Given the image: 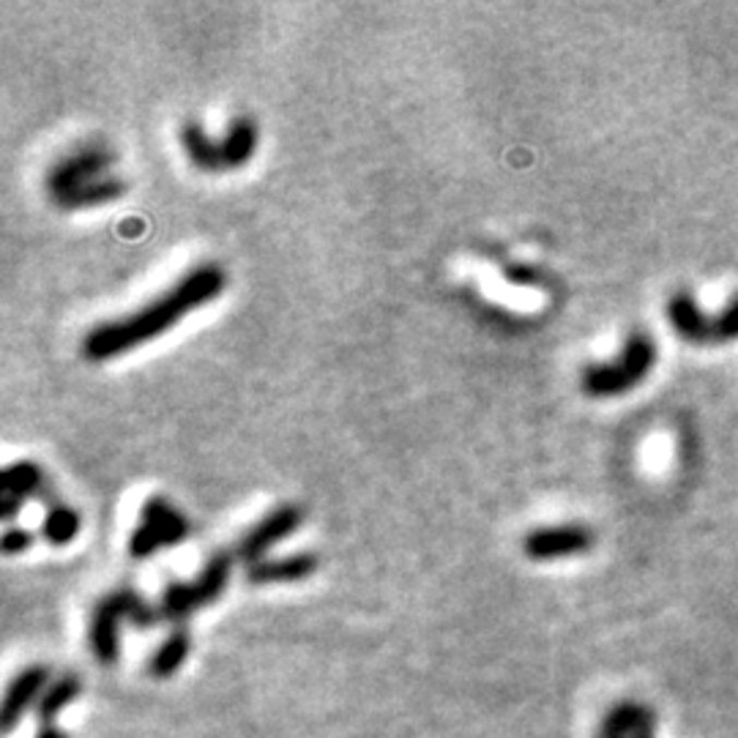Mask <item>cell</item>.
<instances>
[{"mask_svg": "<svg viewBox=\"0 0 738 738\" xmlns=\"http://www.w3.org/2000/svg\"><path fill=\"white\" fill-rule=\"evenodd\" d=\"M219 150H222V172L244 167L257 150L255 121H252L250 116L233 118L228 132H225V137L219 140Z\"/></svg>", "mask_w": 738, "mask_h": 738, "instance_id": "12", "label": "cell"}, {"mask_svg": "<svg viewBox=\"0 0 738 738\" xmlns=\"http://www.w3.org/2000/svg\"><path fill=\"white\" fill-rule=\"evenodd\" d=\"M190 649H192L190 632H186L183 627H176L170 632V638H167L165 643L156 649V654L150 656L148 673L154 678L176 676V673L183 667V662H186V656H190Z\"/></svg>", "mask_w": 738, "mask_h": 738, "instance_id": "15", "label": "cell"}, {"mask_svg": "<svg viewBox=\"0 0 738 738\" xmlns=\"http://www.w3.org/2000/svg\"><path fill=\"white\" fill-rule=\"evenodd\" d=\"M195 610H197V605H195V600H192L190 583L167 585L165 594H161V605H159V613L165 621L183 624Z\"/></svg>", "mask_w": 738, "mask_h": 738, "instance_id": "19", "label": "cell"}, {"mask_svg": "<svg viewBox=\"0 0 738 738\" xmlns=\"http://www.w3.org/2000/svg\"><path fill=\"white\" fill-rule=\"evenodd\" d=\"M596 536L591 528L580 525V522H569V525H553V528H536L522 539V553L531 561H558V558H574L583 556L594 547Z\"/></svg>", "mask_w": 738, "mask_h": 738, "instance_id": "5", "label": "cell"}, {"mask_svg": "<svg viewBox=\"0 0 738 738\" xmlns=\"http://www.w3.org/2000/svg\"><path fill=\"white\" fill-rule=\"evenodd\" d=\"M110 596H112V602L118 605V610H121L123 621H129L132 627L150 629V627H156L159 621H165V618H161V613L156 610L154 605H148V602H145L143 596H140L134 589H118V591H112Z\"/></svg>", "mask_w": 738, "mask_h": 738, "instance_id": "18", "label": "cell"}, {"mask_svg": "<svg viewBox=\"0 0 738 738\" xmlns=\"http://www.w3.org/2000/svg\"><path fill=\"white\" fill-rule=\"evenodd\" d=\"M112 161H116V154L101 143L83 145V148L61 156L47 172V192H50L52 203L69 211L72 203L88 190L90 183L112 176Z\"/></svg>", "mask_w": 738, "mask_h": 738, "instance_id": "3", "label": "cell"}, {"mask_svg": "<svg viewBox=\"0 0 738 738\" xmlns=\"http://www.w3.org/2000/svg\"><path fill=\"white\" fill-rule=\"evenodd\" d=\"M80 515L77 509H72L69 504H52L47 509L45 522H41V539L52 547H66L69 542H74L80 533Z\"/></svg>", "mask_w": 738, "mask_h": 738, "instance_id": "16", "label": "cell"}, {"mask_svg": "<svg viewBox=\"0 0 738 738\" xmlns=\"http://www.w3.org/2000/svg\"><path fill=\"white\" fill-rule=\"evenodd\" d=\"M660 361L656 342L645 331H632L621 344L616 361L589 364L580 375V389L594 400H613L638 389Z\"/></svg>", "mask_w": 738, "mask_h": 738, "instance_id": "2", "label": "cell"}, {"mask_svg": "<svg viewBox=\"0 0 738 738\" xmlns=\"http://www.w3.org/2000/svg\"><path fill=\"white\" fill-rule=\"evenodd\" d=\"M31 544H34V533L25 531V528H9L7 536H3V553L7 556H20Z\"/></svg>", "mask_w": 738, "mask_h": 738, "instance_id": "22", "label": "cell"}, {"mask_svg": "<svg viewBox=\"0 0 738 738\" xmlns=\"http://www.w3.org/2000/svg\"><path fill=\"white\" fill-rule=\"evenodd\" d=\"M181 145L197 170L222 172V150H219V140H214L197 121L183 123Z\"/></svg>", "mask_w": 738, "mask_h": 738, "instance_id": "13", "label": "cell"}, {"mask_svg": "<svg viewBox=\"0 0 738 738\" xmlns=\"http://www.w3.org/2000/svg\"><path fill=\"white\" fill-rule=\"evenodd\" d=\"M638 705L640 703H629V700L613 705L605 714V719H602L596 738H632L634 719H638Z\"/></svg>", "mask_w": 738, "mask_h": 738, "instance_id": "20", "label": "cell"}, {"mask_svg": "<svg viewBox=\"0 0 738 738\" xmlns=\"http://www.w3.org/2000/svg\"><path fill=\"white\" fill-rule=\"evenodd\" d=\"M36 738H69V736L63 730H58L56 725H45L39 733H36Z\"/></svg>", "mask_w": 738, "mask_h": 738, "instance_id": "24", "label": "cell"}, {"mask_svg": "<svg viewBox=\"0 0 738 738\" xmlns=\"http://www.w3.org/2000/svg\"><path fill=\"white\" fill-rule=\"evenodd\" d=\"M192 533L190 517L161 495H150L140 511L137 528L129 536V556L145 561L159 549L178 547Z\"/></svg>", "mask_w": 738, "mask_h": 738, "instance_id": "4", "label": "cell"}, {"mask_svg": "<svg viewBox=\"0 0 738 738\" xmlns=\"http://www.w3.org/2000/svg\"><path fill=\"white\" fill-rule=\"evenodd\" d=\"M80 692H83V683H80L77 676L58 678L52 687L45 689L41 700L36 703V714H39V719L45 722V725H50L66 705H72L74 700L80 698Z\"/></svg>", "mask_w": 738, "mask_h": 738, "instance_id": "17", "label": "cell"}, {"mask_svg": "<svg viewBox=\"0 0 738 738\" xmlns=\"http://www.w3.org/2000/svg\"><path fill=\"white\" fill-rule=\"evenodd\" d=\"M301 520H304V511H301L295 504L277 506V509L268 511L263 520H257L255 525H252L250 531L241 536L239 547H235V556H239L246 567L263 561V556H266L274 544L293 536V533L299 531Z\"/></svg>", "mask_w": 738, "mask_h": 738, "instance_id": "6", "label": "cell"}, {"mask_svg": "<svg viewBox=\"0 0 738 738\" xmlns=\"http://www.w3.org/2000/svg\"><path fill=\"white\" fill-rule=\"evenodd\" d=\"M225 285H228V274H225L222 266H217V263L195 266L192 271L183 274L176 285H170L165 293L156 295L154 301L143 304L132 315L105 320L90 328L83 337V344H80L83 355L94 361V364H101V361H112L118 355L132 353L140 344L159 339L161 334L178 326L186 315L219 299L225 293Z\"/></svg>", "mask_w": 738, "mask_h": 738, "instance_id": "1", "label": "cell"}, {"mask_svg": "<svg viewBox=\"0 0 738 738\" xmlns=\"http://www.w3.org/2000/svg\"><path fill=\"white\" fill-rule=\"evenodd\" d=\"M45 487H47L45 471H41L34 460H20L3 468V476H0V489H3L0 504H3V517L12 522L14 517L20 515V509L25 506V500L41 495Z\"/></svg>", "mask_w": 738, "mask_h": 738, "instance_id": "7", "label": "cell"}, {"mask_svg": "<svg viewBox=\"0 0 738 738\" xmlns=\"http://www.w3.org/2000/svg\"><path fill=\"white\" fill-rule=\"evenodd\" d=\"M230 569H233V558H230L228 553H217V556L206 564L201 578H197L195 583H190L192 600H195L197 610L214 605V602L225 594L230 580Z\"/></svg>", "mask_w": 738, "mask_h": 738, "instance_id": "14", "label": "cell"}, {"mask_svg": "<svg viewBox=\"0 0 738 738\" xmlns=\"http://www.w3.org/2000/svg\"><path fill=\"white\" fill-rule=\"evenodd\" d=\"M714 344L738 342V295L722 306L719 315L714 317Z\"/></svg>", "mask_w": 738, "mask_h": 738, "instance_id": "21", "label": "cell"}, {"mask_svg": "<svg viewBox=\"0 0 738 738\" xmlns=\"http://www.w3.org/2000/svg\"><path fill=\"white\" fill-rule=\"evenodd\" d=\"M317 572L315 553H299V556L271 558V561H257L246 567V580L252 585H274V583H299V580L312 578Z\"/></svg>", "mask_w": 738, "mask_h": 738, "instance_id": "11", "label": "cell"}, {"mask_svg": "<svg viewBox=\"0 0 738 738\" xmlns=\"http://www.w3.org/2000/svg\"><path fill=\"white\" fill-rule=\"evenodd\" d=\"M121 610L112 602V596L107 594L99 605L90 613V629H88V643L94 649V656L99 660V665L112 667L118 662V651H121V638H118V629H121Z\"/></svg>", "mask_w": 738, "mask_h": 738, "instance_id": "9", "label": "cell"}, {"mask_svg": "<svg viewBox=\"0 0 738 738\" xmlns=\"http://www.w3.org/2000/svg\"><path fill=\"white\" fill-rule=\"evenodd\" d=\"M632 738H656V716L649 705H638V719H634Z\"/></svg>", "mask_w": 738, "mask_h": 738, "instance_id": "23", "label": "cell"}, {"mask_svg": "<svg viewBox=\"0 0 738 738\" xmlns=\"http://www.w3.org/2000/svg\"><path fill=\"white\" fill-rule=\"evenodd\" d=\"M667 320L673 331L689 344H709L714 339V317H709L689 290H678L667 301Z\"/></svg>", "mask_w": 738, "mask_h": 738, "instance_id": "8", "label": "cell"}, {"mask_svg": "<svg viewBox=\"0 0 738 738\" xmlns=\"http://www.w3.org/2000/svg\"><path fill=\"white\" fill-rule=\"evenodd\" d=\"M50 681V667L34 665L28 670L20 673L9 687L7 700H3V711H0V722H3V733H12L17 722L23 719L25 711L34 705V700H41V689Z\"/></svg>", "mask_w": 738, "mask_h": 738, "instance_id": "10", "label": "cell"}]
</instances>
